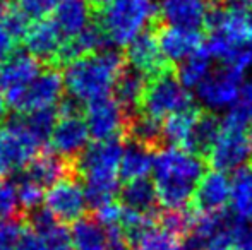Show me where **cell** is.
Segmentation results:
<instances>
[{
	"instance_id": "obj_1",
	"label": "cell",
	"mask_w": 252,
	"mask_h": 250,
	"mask_svg": "<svg viewBox=\"0 0 252 250\" xmlns=\"http://www.w3.org/2000/svg\"><path fill=\"white\" fill-rule=\"evenodd\" d=\"M204 173V158L179 146H166L159 149L153 167V184L156 187L158 202L165 209L189 207Z\"/></svg>"
},
{
	"instance_id": "obj_2",
	"label": "cell",
	"mask_w": 252,
	"mask_h": 250,
	"mask_svg": "<svg viewBox=\"0 0 252 250\" xmlns=\"http://www.w3.org/2000/svg\"><path fill=\"white\" fill-rule=\"evenodd\" d=\"M124 70L126 58L117 50L103 48L70 60L62 76L69 96L77 103L88 105L108 96Z\"/></svg>"
},
{
	"instance_id": "obj_3",
	"label": "cell",
	"mask_w": 252,
	"mask_h": 250,
	"mask_svg": "<svg viewBox=\"0 0 252 250\" xmlns=\"http://www.w3.org/2000/svg\"><path fill=\"white\" fill-rule=\"evenodd\" d=\"M124 144L120 139L94 140L76 158V171L84 182L88 202L98 207L115 200L120 180V160Z\"/></svg>"
},
{
	"instance_id": "obj_4",
	"label": "cell",
	"mask_w": 252,
	"mask_h": 250,
	"mask_svg": "<svg viewBox=\"0 0 252 250\" xmlns=\"http://www.w3.org/2000/svg\"><path fill=\"white\" fill-rule=\"evenodd\" d=\"M206 28L209 29L206 50L215 60L235 63L240 54L252 47V24L246 10L216 7Z\"/></svg>"
},
{
	"instance_id": "obj_5",
	"label": "cell",
	"mask_w": 252,
	"mask_h": 250,
	"mask_svg": "<svg viewBox=\"0 0 252 250\" xmlns=\"http://www.w3.org/2000/svg\"><path fill=\"white\" fill-rule=\"evenodd\" d=\"M156 16V0H112L101 7L98 26L108 43L113 47H127L139 34L148 31Z\"/></svg>"
},
{
	"instance_id": "obj_6",
	"label": "cell",
	"mask_w": 252,
	"mask_h": 250,
	"mask_svg": "<svg viewBox=\"0 0 252 250\" xmlns=\"http://www.w3.org/2000/svg\"><path fill=\"white\" fill-rule=\"evenodd\" d=\"M251 158L252 137L249 134V117L240 105H235L221 120V132L208 160L215 170L226 173L246 167Z\"/></svg>"
},
{
	"instance_id": "obj_7",
	"label": "cell",
	"mask_w": 252,
	"mask_h": 250,
	"mask_svg": "<svg viewBox=\"0 0 252 250\" xmlns=\"http://www.w3.org/2000/svg\"><path fill=\"white\" fill-rule=\"evenodd\" d=\"M196 107L187 87L180 83L179 76L166 70L148 81L146 91L141 100L139 110L143 115L163 122L170 115Z\"/></svg>"
},
{
	"instance_id": "obj_8",
	"label": "cell",
	"mask_w": 252,
	"mask_h": 250,
	"mask_svg": "<svg viewBox=\"0 0 252 250\" xmlns=\"http://www.w3.org/2000/svg\"><path fill=\"white\" fill-rule=\"evenodd\" d=\"M43 144L24 117L10 120L0 129V170L16 171L26 168L38 156Z\"/></svg>"
},
{
	"instance_id": "obj_9",
	"label": "cell",
	"mask_w": 252,
	"mask_h": 250,
	"mask_svg": "<svg viewBox=\"0 0 252 250\" xmlns=\"http://www.w3.org/2000/svg\"><path fill=\"white\" fill-rule=\"evenodd\" d=\"M244 72L246 70L233 63H221L220 69H213V72L196 87L197 100L209 108V111L235 107L242 94Z\"/></svg>"
},
{
	"instance_id": "obj_10",
	"label": "cell",
	"mask_w": 252,
	"mask_h": 250,
	"mask_svg": "<svg viewBox=\"0 0 252 250\" xmlns=\"http://www.w3.org/2000/svg\"><path fill=\"white\" fill-rule=\"evenodd\" d=\"M59 118L50 134L52 151L59 156L65 158H77L88 147L90 140V130L84 122V117L79 115L77 110V101L70 98L69 101H60L59 105Z\"/></svg>"
},
{
	"instance_id": "obj_11",
	"label": "cell",
	"mask_w": 252,
	"mask_h": 250,
	"mask_svg": "<svg viewBox=\"0 0 252 250\" xmlns=\"http://www.w3.org/2000/svg\"><path fill=\"white\" fill-rule=\"evenodd\" d=\"M45 209L60 223H76L84 216L88 206V195L84 185L74 178H62L45 192Z\"/></svg>"
},
{
	"instance_id": "obj_12",
	"label": "cell",
	"mask_w": 252,
	"mask_h": 250,
	"mask_svg": "<svg viewBox=\"0 0 252 250\" xmlns=\"http://www.w3.org/2000/svg\"><path fill=\"white\" fill-rule=\"evenodd\" d=\"M84 122L94 140H110L120 139V136L127 132L129 117L127 110L115 98L106 96L88 103Z\"/></svg>"
},
{
	"instance_id": "obj_13",
	"label": "cell",
	"mask_w": 252,
	"mask_h": 250,
	"mask_svg": "<svg viewBox=\"0 0 252 250\" xmlns=\"http://www.w3.org/2000/svg\"><path fill=\"white\" fill-rule=\"evenodd\" d=\"M65 91L63 76L55 69L41 70L40 76L23 91L17 101L12 105V110L19 113H33L40 110H53L62 101Z\"/></svg>"
},
{
	"instance_id": "obj_14",
	"label": "cell",
	"mask_w": 252,
	"mask_h": 250,
	"mask_svg": "<svg viewBox=\"0 0 252 250\" xmlns=\"http://www.w3.org/2000/svg\"><path fill=\"white\" fill-rule=\"evenodd\" d=\"M41 63L28 52H14L0 63V91L9 108L17 101L23 91L40 76Z\"/></svg>"
},
{
	"instance_id": "obj_15",
	"label": "cell",
	"mask_w": 252,
	"mask_h": 250,
	"mask_svg": "<svg viewBox=\"0 0 252 250\" xmlns=\"http://www.w3.org/2000/svg\"><path fill=\"white\" fill-rule=\"evenodd\" d=\"M126 62L130 65V69L141 72L148 79H153V77L170 70L168 60L159 48L158 36L150 29L144 31L143 34H139L136 40L127 45Z\"/></svg>"
},
{
	"instance_id": "obj_16",
	"label": "cell",
	"mask_w": 252,
	"mask_h": 250,
	"mask_svg": "<svg viewBox=\"0 0 252 250\" xmlns=\"http://www.w3.org/2000/svg\"><path fill=\"white\" fill-rule=\"evenodd\" d=\"M23 40L28 54L40 62H59L60 52L65 43V38L52 19H38L31 23Z\"/></svg>"
},
{
	"instance_id": "obj_17",
	"label": "cell",
	"mask_w": 252,
	"mask_h": 250,
	"mask_svg": "<svg viewBox=\"0 0 252 250\" xmlns=\"http://www.w3.org/2000/svg\"><path fill=\"white\" fill-rule=\"evenodd\" d=\"M158 43L168 63H182L204 47L201 31L177 26H163L156 33Z\"/></svg>"
},
{
	"instance_id": "obj_18",
	"label": "cell",
	"mask_w": 252,
	"mask_h": 250,
	"mask_svg": "<svg viewBox=\"0 0 252 250\" xmlns=\"http://www.w3.org/2000/svg\"><path fill=\"white\" fill-rule=\"evenodd\" d=\"M192 200L199 213H216L225 209L230 200V180L225 171L213 170L202 175Z\"/></svg>"
},
{
	"instance_id": "obj_19",
	"label": "cell",
	"mask_w": 252,
	"mask_h": 250,
	"mask_svg": "<svg viewBox=\"0 0 252 250\" xmlns=\"http://www.w3.org/2000/svg\"><path fill=\"white\" fill-rule=\"evenodd\" d=\"M53 23L65 40L77 36L93 24V9L90 0H60L53 10Z\"/></svg>"
},
{
	"instance_id": "obj_20",
	"label": "cell",
	"mask_w": 252,
	"mask_h": 250,
	"mask_svg": "<svg viewBox=\"0 0 252 250\" xmlns=\"http://www.w3.org/2000/svg\"><path fill=\"white\" fill-rule=\"evenodd\" d=\"M155 156L153 147L143 142L132 140L124 146L122 160H120V178L126 182L148 178L153 173L155 167Z\"/></svg>"
},
{
	"instance_id": "obj_21",
	"label": "cell",
	"mask_w": 252,
	"mask_h": 250,
	"mask_svg": "<svg viewBox=\"0 0 252 250\" xmlns=\"http://www.w3.org/2000/svg\"><path fill=\"white\" fill-rule=\"evenodd\" d=\"M220 132H221V120L213 111H201L189 137V142L184 149L201 158H208Z\"/></svg>"
},
{
	"instance_id": "obj_22",
	"label": "cell",
	"mask_w": 252,
	"mask_h": 250,
	"mask_svg": "<svg viewBox=\"0 0 252 250\" xmlns=\"http://www.w3.org/2000/svg\"><path fill=\"white\" fill-rule=\"evenodd\" d=\"M105 43H108V40L103 34L101 28L98 24H91L90 28H86L77 36L65 40L62 52H60L59 62L69 63L70 60H76V58L84 57V55L100 52L105 48Z\"/></svg>"
},
{
	"instance_id": "obj_23",
	"label": "cell",
	"mask_w": 252,
	"mask_h": 250,
	"mask_svg": "<svg viewBox=\"0 0 252 250\" xmlns=\"http://www.w3.org/2000/svg\"><path fill=\"white\" fill-rule=\"evenodd\" d=\"M230 206L233 216L252 223V168L242 167L230 180Z\"/></svg>"
},
{
	"instance_id": "obj_24",
	"label": "cell",
	"mask_w": 252,
	"mask_h": 250,
	"mask_svg": "<svg viewBox=\"0 0 252 250\" xmlns=\"http://www.w3.org/2000/svg\"><path fill=\"white\" fill-rule=\"evenodd\" d=\"M67 163L65 158L59 156L55 153H43L38 154L33 161L26 167L24 175L33 178L41 187H52L59 180L65 178Z\"/></svg>"
},
{
	"instance_id": "obj_25",
	"label": "cell",
	"mask_w": 252,
	"mask_h": 250,
	"mask_svg": "<svg viewBox=\"0 0 252 250\" xmlns=\"http://www.w3.org/2000/svg\"><path fill=\"white\" fill-rule=\"evenodd\" d=\"M120 197H122L124 206L129 209L139 211V213H155L156 202H158L155 184L148 178L126 182Z\"/></svg>"
},
{
	"instance_id": "obj_26",
	"label": "cell",
	"mask_w": 252,
	"mask_h": 250,
	"mask_svg": "<svg viewBox=\"0 0 252 250\" xmlns=\"http://www.w3.org/2000/svg\"><path fill=\"white\" fill-rule=\"evenodd\" d=\"M148 77L143 76L141 72L134 69L124 70L120 74L119 81H117L113 93H115V100L122 105L126 110H132V108L139 107L141 100L144 96V91L148 86Z\"/></svg>"
},
{
	"instance_id": "obj_27",
	"label": "cell",
	"mask_w": 252,
	"mask_h": 250,
	"mask_svg": "<svg viewBox=\"0 0 252 250\" xmlns=\"http://www.w3.org/2000/svg\"><path fill=\"white\" fill-rule=\"evenodd\" d=\"M199 113V108L192 107L189 110L179 111V113H173L168 118H165L163 120V139L172 146L186 147Z\"/></svg>"
},
{
	"instance_id": "obj_28",
	"label": "cell",
	"mask_w": 252,
	"mask_h": 250,
	"mask_svg": "<svg viewBox=\"0 0 252 250\" xmlns=\"http://www.w3.org/2000/svg\"><path fill=\"white\" fill-rule=\"evenodd\" d=\"M72 250H108L106 231L96 220L81 218L72 224L70 230Z\"/></svg>"
},
{
	"instance_id": "obj_29",
	"label": "cell",
	"mask_w": 252,
	"mask_h": 250,
	"mask_svg": "<svg viewBox=\"0 0 252 250\" xmlns=\"http://www.w3.org/2000/svg\"><path fill=\"white\" fill-rule=\"evenodd\" d=\"M213 60L215 58L209 55V52L206 50L204 45L201 50H197L194 55H190L187 60L179 63L177 76H179L180 83L186 87H197L213 72Z\"/></svg>"
},
{
	"instance_id": "obj_30",
	"label": "cell",
	"mask_w": 252,
	"mask_h": 250,
	"mask_svg": "<svg viewBox=\"0 0 252 250\" xmlns=\"http://www.w3.org/2000/svg\"><path fill=\"white\" fill-rule=\"evenodd\" d=\"M127 132L130 134L132 140L143 142L146 146H156L163 139V122L151 118L148 115H137L134 118H129Z\"/></svg>"
},
{
	"instance_id": "obj_31",
	"label": "cell",
	"mask_w": 252,
	"mask_h": 250,
	"mask_svg": "<svg viewBox=\"0 0 252 250\" xmlns=\"http://www.w3.org/2000/svg\"><path fill=\"white\" fill-rule=\"evenodd\" d=\"M194 218H196V209L192 211L189 207L166 209V213L159 218V223H161V228L165 231L172 233L177 238H182L190 231V228L194 224Z\"/></svg>"
},
{
	"instance_id": "obj_32",
	"label": "cell",
	"mask_w": 252,
	"mask_h": 250,
	"mask_svg": "<svg viewBox=\"0 0 252 250\" xmlns=\"http://www.w3.org/2000/svg\"><path fill=\"white\" fill-rule=\"evenodd\" d=\"M134 250H180V240L163 228L153 226L134 242Z\"/></svg>"
},
{
	"instance_id": "obj_33",
	"label": "cell",
	"mask_w": 252,
	"mask_h": 250,
	"mask_svg": "<svg viewBox=\"0 0 252 250\" xmlns=\"http://www.w3.org/2000/svg\"><path fill=\"white\" fill-rule=\"evenodd\" d=\"M17 187V197H19V204L23 209L34 211L40 209V206L45 200V187H41L38 182L30 178L28 175H21L16 182Z\"/></svg>"
},
{
	"instance_id": "obj_34",
	"label": "cell",
	"mask_w": 252,
	"mask_h": 250,
	"mask_svg": "<svg viewBox=\"0 0 252 250\" xmlns=\"http://www.w3.org/2000/svg\"><path fill=\"white\" fill-rule=\"evenodd\" d=\"M0 23L3 24V28H5L16 40L24 38V34H26L28 28H30V24H31L30 19H28L16 5L5 7V9L0 12Z\"/></svg>"
},
{
	"instance_id": "obj_35",
	"label": "cell",
	"mask_w": 252,
	"mask_h": 250,
	"mask_svg": "<svg viewBox=\"0 0 252 250\" xmlns=\"http://www.w3.org/2000/svg\"><path fill=\"white\" fill-rule=\"evenodd\" d=\"M60 0H14V5L28 17V19H45L55 10Z\"/></svg>"
},
{
	"instance_id": "obj_36",
	"label": "cell",
	"mask_w": 252,
	"mask_h": 250,
	"mask_svg": "<svg viewBox=\"0 0 252 250\" xmlns=\"http://www.w3.org/2000/svg\"><path fill=\"white\" fill-rule=\"evenodd\" d=\"M21 209L17 187L12 182H0V220H9Z\"/></svg>"
},
{
	"instance_id": "obj_37",
	"label": "cell",
	"mask_w": 252,
	"mask_h": 250,
	"mask_svg": "<svg viewBox=\"0 0 252 250\" xmlns=\"http://www.w3.org/2000/svg\"><path fill=\"white\" fill-rule=\"evenodd\" d=\"M122 214H124V204L115 202V200H110V202L94 207V220H96L103 228L120 226V223H122Z\"/></svg>"
},
{
	"instance_id": "obj_38",
	"label": "cell",
	"mask_w": 252,
	"mask_h": 250,
	"mask_svg": "<svg viewBox=\"0 0 252 250\" xmlns=\"http://www.w3.org/2000/svg\"><path fill=\"white\" fill-rule=\"evenodd\" d=\"M23 231V224L14 218L0 220V250H16Z\"/></svg>"
},
{
	"instance_id": "obj_39",
	"label": "cell",
	"mask_w": 252,
	"mask_h": 250,
	"mask_svg": "<svg viewBox=\"0 0 252 250\" xmlns=\"http://www.w3.org/2000/svg\"><path fill=\"white\" fill-rule=\"evenodd\" d=\"M106 231V247L108 250H134L129 235L126 233L122 226L105 228Z\"/></svg>"
},
{
	"instance_id": "obj_40",
	"label": "cell",
	"mask_w": 252,
	"mask_h": 250,
	"mask_svg": "<svg viewBox=\"0 0 252 250\" xmlns=\"http://www.w3.org/2000/svg\"><path fill=\"white\" fill-rule=\"evenodd\" d=\"M16 250H48V244L38 231L30 228V230L23 231Z\"/></svg>"
},
{
	"instance_id": "obj_41",
	"label": "cell",
	"mask_w": 252,
	"mask_h": 250,
	"mask_svg": "<svg viewBox=\"0 0 252 250\" xmlns=\"http://www.w3.org/2000/svg\"><path fill=\"white\" fill-rule=\"evenodd\" d=\"M237 105H240L247 113V117H249V134L252 137V77L247 83H244L242 94H240V100Z\"/></svg>"
},
{
	"instance_id": "obj_42",
	"label": "cell",
	"mask_w": 252,
	"mask_h": 250,
	"mask_svg": "<svg viewBox=\"0 0 252 250\" xmlns=\"http://www.w3.org/2000/svg\"><path fill=\"white\" fill-rule=\"evenodd\" d=\"M14 45H16V38L0 23V63L14 54Z\"/></svg>"
},
{
	"instance_id": "obj_43",
	"label": "cell",
	"mask_w": 252,
	"mask_h": 250,
	"mask_svg": "<svg viewBox=\"0 0 252 250\" xmlns=\"http://www.w3.org/2000/svg\"><path fill=\"white\" fill-rule=\"evenodd\" d=\"M239 250H252V223H246L240 231Z\"/></svg>"
},
{
	"instance_id": "obj_44",
	"label": "cell",
	"mask_w": 252,
	"mask_h": 250,
	"mask_svg": "<svg viewBox=\"0 0 252 250\" xmlns=\"http://www.w3.org/2000/svg\"><path fill=\"white\" fill-rule=\"evenodd\" d=\"M221 3H225L226 7H232V9L246 10V12L252 10V0H221Z\"/></svg>"
},
{
	"instance_id": "obj_45",
	"label": "cell",
	"mask_w": 252,
	"mask_h": 250,
	"mask_svg": "<svg viewBox=\"0 0 252 250\" xmlns=\"http://www.w3.org/2000/svg\"><path fill=\"white\" fill-rule=\"evenodd\" d=\"M7 113V103H5V98H3V94L0 93V122H2V118L5 117Z\"/></svg>"
},
{
	"instance_id": "obj_46",
	"label": "cell",
	"mask_w": 252,
	"mask_h": 250,
	"mask_svg": "<svg viewBox=\"0 0 252 250\" xmlns=\"http://www.w3.org/2000/svg\"><path fill=\"white\" fill-rule=\"evenodd\" d=\"M5 7H9V0H0V12H2Z\"/></svg>"
},
{
	"instance_id": "obj_47",
	"label": "cell",
	"mask_w": 252,
	"mask_h": 250,
	"mask_svg": "<svg viewBox=\"0 0 252 250\" xmlns=\"http://www.w3.org/2000/svg\"><path fill=\"white\" fill-rule=\"evenodd\" d=\"M93 2L103 7V5H106V3H108V2H112V0H93Z\"/></svg>"
},
{
	"instance_id": "obj_48",
	"label": "cell",
	"mask_w": 252,
	"mask_h": 250,
	"mask_svg": "<svg viewBox=\"0 0 252 250\" xmlns=\"http://www.w3.org/2000/svg\"><path fill=\"white\" fill-rule=\"evenodd\" d=\"M249 17H251V24H252V10H251V12H249Z\"/></svg>"
},
{
	"instance_id": "obj_49",
	"label": "cell",
	"mask_w": 252,
	"mask_h": 250,
	"mask_svg": "<svg viewBox=\"0 0 252 250\" xmlns=\"http://www.w3.org/2000/svg\"><path fill=\"white\" fill-rule=\"evenodd\" d=\"M0 173H2V170H0Z\"/></svg>"
}]
</instances>
